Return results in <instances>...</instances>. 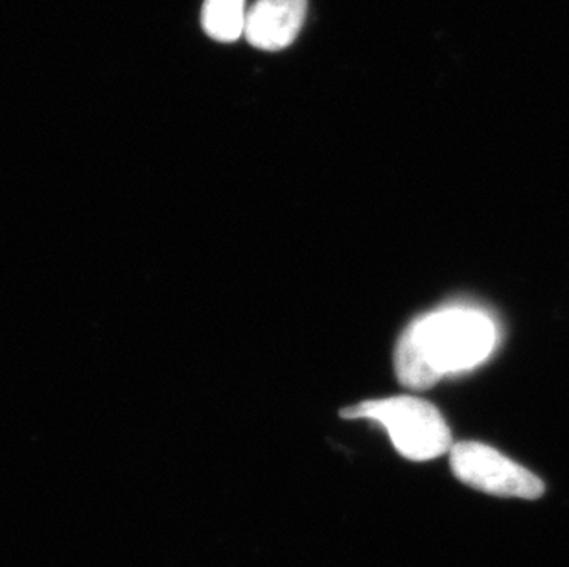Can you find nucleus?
Returning a JSON list of instances; mask_svg holds the SVG:
<instances>
[{"label":"nucleus","instance_id":"nucleus-5","mask_svg":"<svg viewBox=\"0 0 569 567\" xmlns=\"http://www.w3.org/2000/svg\"><path fill=\"white\" fill-rule=\"evenodd\" d=\"M246 16V0H204V32L216 41L231 43L242 36Z\"/></svg>","mask_w":569,"mask_h":567},{"label":"nucleus","instance_id":"nucleus-1","mask_svg":"<svg viewBox=\"0 0 569 567\" xmlns=\"http://www.w3.org/2000/svg\"><path fill=\"white\" fill-rule=\"evenodd\" d=\"M495 342V322L481 311L451 308L431 314L411 325L398 341V381L415 391L430 389L446 375L483 364Z\"/></svg>","mask_w":569,"mask_h":567},{"label":"nucleus","instance_id":"nucleus-2","mask_svg":"<svg viewBox=\"0 0 569 567\" xmlns=\"http://www.w3.org/2000/svg\"><path fill=\"white\" fill-rule=\"evenodd\" d=\"M345 420H372L387 429L398 454L409 460L437 459L453 446L441 411L430 401L413 397L366 400L341 409Z\"/></svg>","mask_w":569,"mask_h":567},{"label":"nucleus","instance_id":"nucleus-3","mask_svg":"<svg viewBox=\"0 0 569 567\" xmlns=\"http://www.w3.org/2000/svg\"><path fill=\"white\" fill-rule=\"evenodd\" d=\"M450 466L453 476L467 487L498 498L538 499L546 493L532 471L481 442L451 446Z\"/></svg>","mask_w":569,"mask_h":567},{"label":"nucleus","instance_id":"nucleus-4","mask_svg":"<svg viewBox=\"0 0 569 567\" xmlns=\"http://www.w3.org/2000/svg\"><path fill=\"white\" fill-rule=\"evenodd\" d=\"M307 6V0H257L246 16L243 33L257 49H286L301 32Z\"/></svg>","mask_w":569,"mask_h":567}]
</instances>
